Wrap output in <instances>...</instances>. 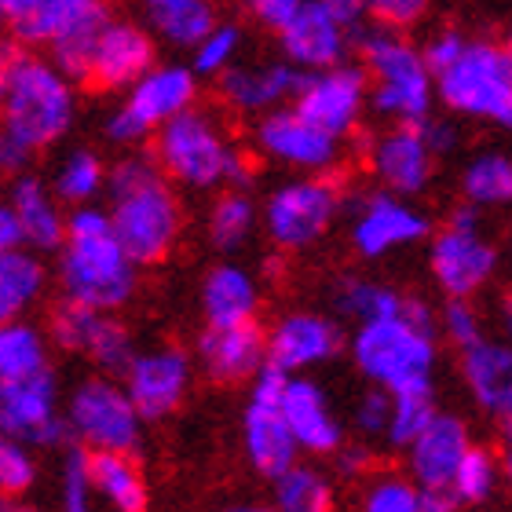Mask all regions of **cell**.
<instances>
[{
	"label": "cell",
	"mask_w": 512,
	"mask_h": 512,
	"mask_svg": "<svg viewBox=\"0 0 512 512\" xmlns=\"http://www.w3.org/2000/svg\"><path fill=\"white\" fill-rule=\"evenodd\" d=\"M107 213L136 267L158 264L180 242L183 205L158 158L150 154H125L110 165Z\"/></svg>",
	"instance_id": "1"
},
{
	"label": "cell",
	"mask_w": 512,
	"mask_h": 512,
	"mask_svg": "<svg viewBox=\"0 0 512 512\" xmlns=\"http://www.w3.org/2000/svg\"><path fill=\"white\" fill-rule=\"evenodd\" d=\"M355 374L388 395L432 392L439 366V319L421 297H410L403 315L355 326L348 333Z\"/></svg>",
	"instance_id": "2"
},
{
	"label": "cell",
	"mask_w": 512,
	"mask_h": 512,
	"mask_svg": "<svg viewBox=\"0 0 512 512\" xmlns=\"http://www.w3.org/2000/svg\"><path fill=\"white\" fill-rule=\"evenodd\" d=\"M136 264L114 235V220L103 205L70 209L66 246L59 249V289L63 300L114 315L136 293Z\"/></svg>",
	"instance_id": "3"
},
{
	"label": "cell",
	"mask_w": 512,
	"mask_h": 512,
	"mask_svg": "<svg viewBox=\"0 0 512 512\" xmlns=\"http://www.w3.org/2000/svg\"><path fill=\"white\" fill-rule=\"evenodd\" d=\"M355 52L370 77V114L384 125H425L436 114V74L425 63L421 41L370 22Z\"/></svg>",
	"instance_id": "4"
},
{
	"label": "cell",
	"mask_w": 512,
	"mask_h": 512,
	"mask_svg": "<svg viewBox=\"0 0 512 512\" xmlns=\"http://www.w3.org/2000/svg\"><path fill=\"white\" fill-rule=\"evenodd\" d=\"M77 118L74 81L41 55H22L8 70V99L0 114V132L22 147L44 150L59 143Z\"/></svg>",
	"instance_id": "5"
},
{
	"label": "cell",
	"mask_w": 512,
	"mask_h": 512,
	"mask_svg": "<svg viewBox=\"0 0 512 512\" xmlns=\"http://www.w3.org/2000/svg\"><path fill=\"white\" fill-rule=\"evenodd\" d=\"M436 96L450 118L487 121L512 132V59L502 37L472 33L458 63L436 74Z\"/></svg>",
	"instance_id": "6"
},
{
	"label": "cell",
	"mask_w": 512,
	"mask_h": 512,
	"mask_svg": "<svg viewBox=\"0 0 512 512\" xmlns=\"http://www.w3.org/2000/svg\"><path fill=\"white\" fill-rule=\"evenodd\" d=\"M366 26L370 11L359 0H293V11L275 41L282 59L300 74H322L348 63Z\"/></svg>",
	"instance_id": "7"
},
{
	"label": "cell",
	"mask_w": 512,
	"mask_h": 512,
	"mask_svg": "<svg viewBox=\"0 0 512 512\" xmlns=\"http://www.w3.org/2000/svg\"><path fill=\"white\" fill-rule=\"evenodd\" d=\"M348 205L337 176H293L271 187L260 205V227L278 253H304L330 235Z\"/></svg>",
	"instance_id": "8"
},
{
	"label": "cell",
	"mask_w": 512,
	"mask_h": 512,
	"mask_svg": "<svg viewBox=\"0 0 512 512\" xmlns=\"http://www.w3.org/2000/svg\"><path fill=\"white\" fill-rule=\"evenodd\" d=\"M238 154L242 147H235V139L224 132V121L205 107L187 110L154 136V158L161 172L191 191L227 187Z\"/></svg>",
	"instance_id": "9"
},
{
	"label": "cell",
	"mask_w": 512,
	"mask_h": 512,
	"mask_svg": "<svg viewBox=\"0 0 512 512\" xmlns=\"http://www.w3.org/2000/svg\"><path fill=\"white\" fill-rule=\"evenodd\" d=\"M502 267V249L483 231L480 209L461 202L428 238V275L443 300H476Z\"/></svg>",
	"instance_id": "10"
},
{
	"label": "cell",
	"mask_w": 512,
	"mask_h": 512,
	"mask_svg": "<svg viewBox=\"0 0 512 512\" xmlns=\"http://www.w3.org/2000/svg\"><path fill=\"white\" fill-rule=\"evenodd\" d=\"M66 432L88 454H132L143 439V417L114 377H85L63 406Z\"/></svg>",
	"instance_id": "11"
},
{
	"label": "cell",
	"mask_w": 512,
	"mask_h": 512,
	"mask_svg": "<svg viewBox=\"0 0 512 512\" xmlns=\"http://www.w3.org/2000/svg\"><path fill=\"white\" fill-rule=\"evenodd\" d=\"M286 384L289 374L264 366L260 377L249 384V403L242 410V450H246L249 469L271 483L278 476H286L300 461L297 439H293L286 414H282Z\"/></svg>",
	"instance_id": "12"
},
{
	"label": "cell",
	"mask_w": 512,
	"mask_h": 512,
	"mask_svg": "<svg viewBox=\"0 0 512 512\" xmlns=\"http://www.w3.org/2000/svg\"><path fill=\"white\" fill-rule=\"evenodd\" d=\"M63 388L59 370L48 366L41 374L0 377V432L37 447H63L66 432Z\"/></svg>",
	"instance_id": "13"
},
{
	"label": "cell",
	"mask_w": 512,
	"mask_h": 512,
	"mask_svg": "<svg viewBox=\"0 0 512 512\" xmlns=\"http://www.w3.org/2000/svg\"><path fill=\"white\" fill-rule=\"evenodd\" d=\"M348 238L352 249L363 260H384V256L410 249L417 242L432 238V220L425 209H417L406 198H395L388 191H366L363 198H355L348 205Z\"/></svg>",
	"instance_id": "14"
},
{
	"label": "cell",
	"mask_w": 512,
	"mask_h": 512,
	"mask_svg": "<svg viewBox=\"0 0 512 512\" xmlns=\"http://www.w3.org/2000/svg\"><path fill=\"white\" fill-rule=\"evenodd\" d=\"M293 110L322 128L333 139H352L370 114V77L359 63H344L337 70L304 74Z\"/></svg>",
	"instance_id": "15"
},
{
	"label": "cell",
	"mask_w": 512,
	"mask_h": 512,
	"mask_svg": "<svg viewBox=\"0 0 512 512\" xmlns=\"http://www.w3.org/2000/svg\"><path fill=\"white\" fill-rule=\"evenodd\" d=\"M253 147L260 158L275 161L297 176H333L344 161V143L326 136L293 107H282L253 125Z\"/></svg>",
	"instance_id": "16"
},
{
	"label": "cell",
	"mask_w": 512,
	"mask_h": 512,
	"mask_svg": "<svg viewBox=\"0 0 512 512\" xmlns=\"http://www.w3.org/2000/svg\"><path fill=\"white\" fill-rule=\"evenodd\" d=\"M436 154L428 147L421 125H384L366 139L363 165L374 176L377 191L414 202L436 180Z\"/></svg>",
	"instance_id": "17"
},
{
	"label": "cell",
	"mask_w": 512,
	"mask_h": 512,
	"mask_svg": "<svg viewBox=\"0 0 512 512\" xmlns=\"http://www.w3.org/2000/svg\"><path fill=\"white\" fill-rule=\"evenodd\" d=\"M348 348L341 322L322 311H286L267 330V366L289 377H308L315 366L333 363Z\"/></svg>",
	"instance_id": "18"
},
{
	"label": "cell",
	"mask_w": 512,
	"mask_h": 512,
	"mask_svg": "<svg viewBox=\"0 0 512 512\" xmlns=\"http://www.w3.org/2000/svg\"><path fill=\"white\" fill-rule=\"evenodd\" d=\"M191 377V355L176 344H158V348H143L136 355V363L128 366L121 384H125L128 399L147 425V421H161L172 410H180V403L191 392Z\"/></svg>",
	"instance_id": "19"
},
{
	"label": "cell",
	"mask_w": 512,
	"mask_h": 512,
	"mask_svg": "<svg viewBox=\"0 0 512 512\" xmlns=\"http://www.w3.org/2000/svg\"><path fill=\"white\" fill-rule=\"evenodd\" d=\"M107 19L110 8L99 0H0V22L22 48H55Z\"/></svg>",
	"instance_id": "20"
},
{
	"label": "cell",
	"mask_w": 512,
	"mask_h": 512,
	"mask_svg": "<svg viewBox=\"0 0 512 512\" xmlns=\"http://www.w3.org/2000/svg\"><path fill=\"white\" fill-rule=\"evenodd\" d=\"M458 377L469 392L472 406L480 410L502 436L512 443V344L502 337H487L483 344L458 355Z\"/></svg>",
	"instance_id": "21"
},
{
	"label": "cell",
	"mask_w": 512,
	"mask_h": 512,
	"mask_svg": "<svg viewBox=\"0 0 512 512\" xmlns=\"http://www.w3.org/2000/svg\"><path fill=\"white\" fill-rule=\"evenodd\" d=\"M300 81L304 74L297 66H289L286 59H267V63H238L235 70H227L216 81V92L227 110L260 121L282 107H293Z\"/></svg>",
	"instance_id": "22"
},
{
	"label": "cell",
	"mask_w": 512,
	"mask_h": 512,
	"mask_svg": "<svg viewBox=\"0 0 512 512\" xmlns=\"http://www.w3.org/2000/svg\"><path fill=\"white\" fill-rule=\"evenodd\" d=\"M476 447L469 421L461 414L439 410L436 421L414 439V447L406 450V476L421 491H450L458 476L465 454Z\"/></svg>",
	"instance_id": "23"
},
{
	"label": "cell",
	"mask_w": 512,
	"mask_h": 512,
	"mask_svg": "<svg viewBox=\"0 0 512 512\" xmlns=\"http://www.w3.org/2000/svg\"><path fill=\"white\" fill-rule=\"evenodd\" d=\"M282 414H286L300 454L337 458V450L348 443V428L315 377H289L286 395H282Z\"/></svg>",
	"instance_id": "24"
},
{
	"label": "cell",
	"mask_w": 512,
	"mask_h": 512,
	"mask_svg": "<svg viewBox=\"0 0 512 512\" xmlns=\"http://www.w3.org/2000/svg\"><path fill=\"white\" fill-rule=\"evenodd\" d=\"M158 66L154 33L136 19H110L96 41L92 55V85L118 92V88L139 85Z\"/></svg>",
	"instance_id": "25"
},
{
	"label": "cell",
	"mask_w": 512,
	"mask_h": 512,
	"mask_svg": "<svg viewBox=\"0 0 512 512\" xmlns=\"http://www.w3.org/2000/svg\"><path fill=\"white\" fill-rule=\"evenodd\" d=\"M121 107L147 136H158L169 121L198 107V74L187 63H158L139 85L128 88Z\"/></svg>",
	"instance_id": "26"
},
{
	"label": "cell",
	"mask_w": 512,
	"mask_h": 512,
	"mask_svg": "<svg viewBox=\"0 0 512 512\" xmlns=\"http://www.w3.org/2000/svg\"><path fill=\"white\" fill-rule=\"evenodd\" d=\"M198 363L216 384H253L267 366V330L260 322L235 330H205L198 337Z\"/></svg>",
	"instance_id": "27"
},
{
	"label": "cell",
	"mask_w": 512,
	"mask_h": 512,
	"mask_svg": "<svg viewBox=\"0 0 512 512\" xmlns=\"http://www.w3.org/2000/svg\"><path fill=\"white\" fill-rule=\"evenodd\" d=\"M11 213L19 220L22 246L30 253H59L66 246V220L70 213H63V202L52 194V187L41 176H19L11 183Z\"/></svg>",
	"instance_id": "28"
},
{
	"label": "cell",
	"mask_w": 512,
	"mask_h": 512,
	"mask_svg": "<svg viewBox=\"0 0 512 512\" xmlns=\"http://www.w3.org/2000/svg\"><path fill=\"white\" fill-rule=\"evenodd\" d=\"M260 311V282L249 267L224 260V264L209 267L202 282V315L205 330H235L256 322Z\"/></svg>",
	"instance_id": "29"
},
{
	"label": "cell",
	"mask_w": 512,
	"mask_h": 512,
	"mask_svg": "<svg viewBox=\"0 0 512 512\" xmlns=\"http://www.w3.org/2000/svg\"><path fill=\"white\" fill-rule=\"evenodd\" d=\"M143 11H147V30L154 33V41L187 48V52H194L220 26L209 0H150Z\"/></svg>",
	"instance_id": "30"
},
{
	"label": "cell",
	"mask_w": 512,
	"mask_h": 512,
	"mask_svg": "<svg viewBox=\"0 0 512 512\" xmlns=\"http://www.w3.org/2000/svg\"><path fill=\"white\" fill-rule=\"evenodd\" d=\"M330 300H333V311L341 319L355 322V326H366V322L403 315L406 304H410V293L366 275H341L333 282Z\"/></svg>",
	"instance_id": "31"
},
{
	"label": "cell",
	"mask_w": 512,
	"mask_h": 512,
	"mask_svg": "<svg viewBox=\"0 0 512 512\" xmlns=\"http://www.w3.org/2000/svg\"><path fill=\"white\" fill-rule=\"evenodd\" d=\"M461 202L472 209H509L512 205V154L487 147L476 150L458 172Z\"/></svg>",
	"instance_id": "32"
},
{
	"label": "cell",
	"mask_w": 512,
	"mask_h": 512,
	"mask_svg": "<svg viewBox=\"0 0 512 512\" xmlns=\"http://www.w3.org/2000/svg\"><path fill=\"white\" fill-rule=\"evenodd\" d=\"M271 505L278 512H337V480L315 461H297L286 476L271 483Z\"/></svg>",
	"instance_id": "33"
},
{
	"label": "cell",
	"mask_w": 512,
	"mask_h": 512,
	"mask_svg": "<svg viewBox=\"0 0 512 512\" xmlns=\"http://www.w3.org/2000/svg\"><path fill=\"white\" fill-rule=\"evenodd\" d=\"M44 286H48V271L37 253L15 249L0 256V326L22 322V315L41 300Z\"/></svg>",
	"instance_id": "34"
},
{
	"label": "cell",
	"mask_w": 512,
	"mask_h": 512,
	"mask_svg": "<svg viewBox=\"0 0 512 512\" xmlns=\"http://www.w3.org/2000/svg\"><path fill=\"white\" fill-rule=\"evenodd\" d=\"M92 483L114 512L147 509V480L132 454H92Z\"/></svg>",
	"instance_id": "35"
},
{
	"label": "cell",
	"mask_w": 512,
	"mask_h": 512,
	"mask_svg": "<svg viewBox=\"0 0 512 512\" xmlns=\"http://www.w3.org/2000/svg\"><path fill=\"white\" fill-rule=\"evenodd\" d=\"M256 224H260V205L253 202V194L246 191H220L216 202L209 205L205 216V235L220 253H235L253 238Z\"/></svg>",
	"instance_id": "36"
},
{
	"label": "cell",
	"mask_w": 512,
	"mask_h": 512,
	"mask_svg": "<svg viewBox=\"0 0 512 512\" xmlns=\"http://www.w3.org/2000/svg\"><path fill=\"white\" fill-rule=\"evenodd\" d=\"M110 169L103 165L96 150L77 147L70 150L59 169L52 176V194L63 205H74V209H85V205H96V198L107 191Z\"/></svg>",
	"instance_id": "37"
},
{
	"label": "cell",
	"mask_w": 512,
	"mask_h": 512,
	"mask_svg": "<svg viewBox=\"0 0 512 512\" xmlns=\"http://www.w3.org/2000/svg\"><path fill=\"white\" fill-rule=\"evenodd\" d=\"M505 487V465L502 454L487 443H476V447L465 454L458 476H454V498L461 502V509H480V505L494 502V494Z\"/></svg>",
	"instance_id": "38"
},
{
	"label": "cell",
	"mask_w": 512,
	"mask_h": 512,
	"mask_svg": "<svg viewBox=\"0 0 512 512\" xmlns=\"http://www.w3.org/2000/svg\"><path fill=\"white\" fill-rule=\"evenodd\" d=\"M355 512H421V487L406 472L377 469L355 491Z\"/></svg>",
	"instance_id": "39"
},
{
	"label": "cell",
	"mask_w": 512,
	"mask_h": 512,
	"mask_svg": "<svg viewBox=\"0 0 512 512\" xmlns=\"http://www.w3.org/2000/svg\"><path fill=\"white\" fill-rule=\"evenodd\" d=\"M103 319H107V311H96V308H85V304H74V300H63V304H55L52 315H48V341L70 355H88V348H92V341H96Z\"/></svg>",
	"instance_id": "40"
},
{
	"label": "cell",
	"mask_w": 512,
	"mask_h": 512,
	"mask_svg": "<svg viewBox=\"0 0 512 512\" xmlns=\"http://www.w3.org/2000/svg\"><path fill=\"white\" fill-rule=\"evenodd\" d=\"M96 483H92V454L77 443H66L59 465V498L55 512H96Z\"/></svg>",
	"instance_id": "41"
},
{
	"label": "cell",
	"mask_w": 512,
	"mask_h": 512,
	"mask_svg": "<svg viewBox=\"0 0 512 512\" xmlns=\"http://www.w3.org/2000/svg\"><path fill=\"white\" fill-rule=\"evenodd\" d=\"M439 414L436 392H399L392 395V425H388V436L384 443L392 450H410L414 439L425 432Z\"/></svg>",
	"instance_id": "42"
},
{
	"label": "cell",
	"mask_w": 512,
	"mask_h": 512,
	"mask_svg": "<svg viewBox=\"0 0 512 512\" xmlns=\"http://www.w3.org/2000/svg\"><path fill=\"white\" fill-rule=\"evenodd\" d=\"M136 355H139V348H136V341H132L128 326L118 315H107L96 333V341H92V348H88V359H92V366L99 370V377L121 381V377L128 374V366L136 363Z\"/></svg>",
	"instance_id": "43"
},
{
	"label": "cell",
	"mask_w": 512,
	"mask_h": 512,
	"mask_svg": "<svg viewBox=\"0 0 512 512\" xmlns=\"http://www.w3.org/2000/svg\"><path fill=\"white\" fill-rule=\"evenodd\" d=\"M242 44H246V30H242L238 22H220V26L191 52V70L198 77H216V81H220L227 70L238 66Z\"/></svg>",
	"instance_id": "44"
},
{
	"label": "cell",
	"mask_w": 512,
	"mask_h": 512,
	"mask_svg": "<svg viewBox=\"0 0 512 512\" xmlns=\"http://www.w3.org/2000/svg\"><path fill=\"white\" fill-rule=\"evenodd\" d=\"M436 319H439V341H447L458 355L491 337L487 333V319H483L476 300H443Z\"/></svg>",
	"instance_id": "45"
},
{
	"label": "cell",
	"mask_w": 512,
	"mask_h": 512,
	"mask_svg": "<svg viewBox=\"0 0 512 512\" xmlns=\"http://www.w3.org/2000/svg\"><path fill=\"white\" fill-rule=\"evenodd\" d=\"M37 483V458L33 447L0 432V498H19Z\"/></svg>",
	"instance_id": "46"
},
{
	"label": "cell",
	"mask_w": 512,
	"mask_h": 512,
	"mask_svg": "<svg viewBox=\"0 0 512 512\" xmlns=\"http://www.w3.org/2000/svg\"><path fill=\"white\" fill-rule=\"evenodd\" d=\"M348 425H352V432L359 436V443H374V439H381L384 443L388 425H392V395L366 384L363 392L355 395Z\"/></svg>",
	"instance_id": "47"
},
{
	"label": "cell",
	"mask_w": 512,
	"mask_h": 512,
	"mask_svg": "<svg viewBox=\"0 0 512 512\" xmlns=\"http://www.w3.org/2000/svg\"><path fill=\"white\" fill-rule=\"evenodd\" d=\"M110 19H114V15H110ZM107 22L88 26V30L74 33V37H66L63 44H55L52 48V63L59 66L74 85L77 81H92V55H96V41H99V33H103Z\"/></svg>",
	"instance_id": "48"
},
{
	"label": "cell",
	"mask_w": 512,
	"mask_h": 512,
	"mask_svg": "<svg viewBox=\"0 0 512 512\" xmlns=\"http://www.w3.org/2000/svg\"><path fill=\"white\" fill-rule=\"evenodd\" d=\"M472 33L454 26V22H443L436 30H428L421 37V52H425V63L432 66V74H443L447 66L458 63V55L465 52V44H469Z\"/></svg>",
	"instance_id": "49"
},
{
	"label": "cell",
	"mask_w": 512,
	"mask_h": 512,
	"mask_svg": "<svg viewBox=\"0 0 512 512\" xmlns=\"http://www.w3.org/2000/svg\"><path fill=\"white\" fill-rule=\"evenodd\" d=\"M366 11H370V22L381 30L410 33L417 22H425L428 4L425 0H374V4H366Z\"/></svg>",
	"instance_id": "50"
},
{
	"label": "cell",
	"mask_w": 512,
	"mask_h": 512,
	"mask_svg": "<svg viewBox=\"0 0 512 512\" xmlns=\"http://www.w3.org/2000/svg\"><path fill=\"white\" fill-rule=\"evenodd\" d=\"M374 450L370 443H344L333 458V476L337 480H370L374 476Z\"/></svg>",
	"instance_id": "51"
},
{
	"label": "cell",
	"mask_w": 512,
	"mask_h": 512,
	"mask_svg": "<svg viewBox=\"0 0 512 512\" xmlns=\"http://www.w3.org/2000/svg\"><path fill=\"white\" fill-rule=\"evenodd\" d=\"M421 132H425L428 147H432V154L436 158H447V154H454V150L461 147V132L458 125H454V118H439V114H432V118L421 125Z\"/></svg>",
	"instance_id": "52"
},
{
	"label": "cell",
	"mask_w": 512,
	"mask_h": 512,
	"mask_svg": "<svg viewBox=\"0 0 512 512\" xmlns=\"http://www.w3.org/2000/svg\"><path fill=\"white\" fill-rule=\"evenodd\" d=\"M33 150L22 147L19 139H11L8 132H0V176H26V165H30Z\"/></svg>",
	"instance_id": "53"
},
{
	"label": "cell",
	"mask_w": 512,
	"mask_h": 512,
	"mask_svg": "<svg viewBox=\"0 0 512 512\" xmlns=\"http://www.w3.org/2000/svg\"><path fill=\"white\" fill-rule=\"evenodd\" d=\"M15 249H26V246H22L19 220H15V213H11L8 202H0V256L15 253Z\"/></svg>",
	"instance_id": "54"
},
{
	"label": "cell",
	"mask_w": 512,
	"mask_h": 512,
	"mask_svg": "<svg viewBox=\"0 0 512 512\" xmlns=\"http://www.w3.org/2000/svg\"><path fill=\"white\" fill-rule=\"evenodd\" d=\"M421 512H461L454 491H421Z\"/></svg>",
	"instance_id": "55"
},
{
	"label": "cell",
	"mask_w": 512,
	"mask_h": 512,
	"mask_svg": "<svg viewBox=\"0 0 512 512\" xmlns=\"http://www.w3.org/2000/svg\"><path fill=\"white\" fill-rule=\"evenodd\" d=\"M494 319H498V333H502V341L512 344V289H502V293H498Z\"/></svg>",
	"instance_id": "56"
},
{
	"label": "cell",
	"mask_w": 512,
	"mask_h": 512,
	"mask_svg": "<svg viewBox=\"0 0 512 512\" xmlns=\"http://www.w3.org/2000/svg\"><path fill=\"white\" fill-rule=\"evenodd\" d=\"M220 512H278V509L271 502H231Z\"/></svg>",
	"instance_id": "57"
},
{
	"label": "cell",
	"mask_w": 512,
	"mask_h": 512,
	"mask_svg": "<svg viewBox=\"0 0 512 512\" xmlns=\"http://www.w3.org/2000/svg\"><path fill=\"white\" fill-rule=\"evenodd\" d=\"M502 465H505V487H509V494H512V443L502 450Z\"/></svg>",
	"instance_id": "58"
},
{
	"label": "cell",
	"mask_w": 512,
	"mask_h": 512,
	"mask_svg": "<svg viewBox=\"0 0 512 512\" xmlns=\"http://www.w3.org/2000/svg\"><path fill=\"white\" fill-rule=\"evenodd\" d=\"M4 99H8V74L0 70V114H4Z\"/></svg>",
	"instance_id": "59"
},
{
	"label": "cell",
	"mask_w": 512,
	"mask_h": 512,
	"mask_svg": "<svg viewBox=\"0 0 512 512\" xmlns=\"http://www.w3.org/2000/svg\"><path fill=\"white\" fill-rule=\"evenodd\" d=\"M502 44H505V52H509V59H512V22L505 26V33H502Z\"/></svg>",
	"instance_id": "60"
},
{
	"label": "cell",
	"mask_w": 512,
	"mask_h": 512,
	"mask_svg": "<svg viewBox=\"0 0 512 512\" xmlns=\"http://www.w3.org/2000/svg\"><path fill=\"white\" fill-rule=\"evenodd\" d=\"M0 512H15V505H11L8 498H0Z\"/></svg>",
	"instance_id": "61"
},
{
	"label": "cell",
	"mask_w": 512,
	"mask_h": 512,
	"mask_svg": "<svg viewBox=\"0 0 512 512\" xmlns=\"http://www.w3.org/2000/svg\"><path fill=\"white\" fill-rule=\"evenodd\" d=\"M15 512H41V509H22V505H15Z\"/></svg>",
	"instance_id": "62"
},
{
	"label": "cell",
	"mask_w": 512,
	"mask_h": 512,
	"mask_svg": "<svg viewBox=\"0 0 512 512\" xmlns=\"http://www.w3.org/2000/svg\"><path fill=\"white\" fill-rule=\"evenodd\" d=\"M509 264H512V249H509Z\"/></svg>",
	"instance_id": "63"
}]
</instances>
